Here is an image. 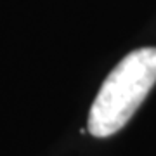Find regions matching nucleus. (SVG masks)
<instances>
[{"label":"nucleus","mask_w":156,"mask_h":156,"mask_svg":"<svg viewBox=\"0 0 156 156\" xmlns=\"http://www.w3.org/2000/svg\"><path fill=\"white\" fill-rule=\"evenodd\" d=\"M156 83V47L125 56L106 76L89 113V132L109 137L128 123Z\"/></svg>","instance_id":"f257e3e1"}]
</instances>
